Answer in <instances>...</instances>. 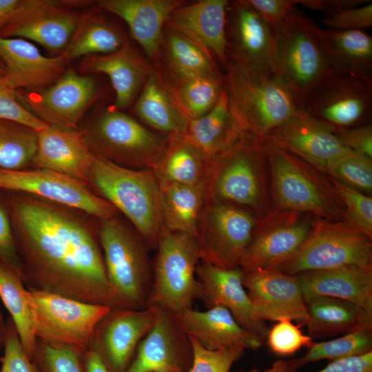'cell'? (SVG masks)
Wrapping results in <instances>:
<instances>
[{"label": "cell", "instance_id": "6da1fadb", "mask_svg": "<svg viewBox=\"0 0 372 372\" xmlns=\"http://www.w3.org/2000/svg\"><path fill=\"white\" fill-rule=\"evenodd\" d=\"M7 192L26 288L121 307L107 278L97 228L81 211L28 194Z\"/></svg>", "mask_w": 372, "mask_h": 372}, {"label": "cell", "instance_id": "7a4b0ae2", "mask_svg": "<svg viewBox=\"0 0 372 372\" xmlns=\"http://www.w3.org/2000/svg\"><path fill=\"white\" fill-rule=\"evenodd\" d=\"M225 68L231 114L242 134L265 138L299 109L275 73L251 69L229 59Z\"/></svg>", "mask_w": 372, "mask_h": 372}, {"label": "cell", "instance_id": "3957f363", "mask_svg": "<svg viewBox=\"0 0 372 372\" xmlns=\"http://www.w3.org/2000/svg\"><path fill=\"white\" fill-rule=\"evenodd\" d=\"M88 184L129 219L147 244L156 247L163 225L161 184L154 169L122 167L94 154Z\"/></svg>", "mask_w": 372, "mask_h": 372}, {"label": "cell", "instance_id": "277c9868", "mask_svg": "<svg viewBox=\"0 0 372 372\" xmlns=\"http://www.w3.org/2000/svg\"><path fill=\"white\" fill-rule=\"evenodd\" d=\"M91 151L118 165L155 169L168 141L112 107L100 112L81 130Z\"/></svg>", "mask_w": 372, "mask_h": 372}, {"label": "cell", "instance_id": "5b68a950", "mask_svg": "<svg viewBox=\"0 0 372 372\" xmlns=\"http://www.w3.org/2000/svg\"><path fill=\"white\" fill-rule=\"evenodd\" d=\"M97 234L107 278L121 306L146 308L153 270L143 238L116 217L99 220Z\"/></svg>", "mask_w": 372, "mask_h": 372}, {"label": "cell", "instance_id": "8992f818", "mask_svg": "<svg viewBox=\"0 0 372 372\" xmlns=\"http://www.w3.org/2000/svg\"><path fill=\"white\" fill-rule=\"evenodd\" d=\"M156 248L147 307L173 313L190 308L199 288L196 270L200 257L196 238L163 227Z\"/></svg>", "mask_w": 372, "mask_h": 372}, {"label": "cell", "instance_id": "52a82bcc", "mask_svg": "<svg viewBox=\"0 0 372 372\" xmlns=\"http://www.w3.org/2000/svg\"><path fill=\"white\" fill-rule=\"evenodd\" d=\"M27 289L37 339L81 353L90 349L94 330L111 307Z\"/></svg>", "mask_w": 372, "mask_h": 372}, {"label": "cell", "instance_id": "ba28073f", "mask_svg": "<svg viewBox=\"0 0 372 372\" xmlns=\"http://www.w3.org/2000/svg\"><path fill=\"white\" fill-rule=\"evenodd\" d=\"M348 265L372 268L371 238L354 226L319 220L298 250L273 270L297 276Z\"/></svg>", "mask_w": 372, "mask_h": 372}, {"label": "cell", "instance_id": "9c48e42d", "mask_svg": "<svg viewBox=\"0 0 372 372\" xmlns=\"http://www.w3.org/2000/svg\"><path fill=\"white\" fill-rule=\"evenodd\" d=\"M313 24L296 9L291 21L275 34V74L289 89L299 108L311 90L332 71Z\"/></svg>", "mask_w": 372, "mask_h": 372}, {"label": "cell", "instance_id": "30bf717a", "mask_svg": "<svg viewBox=\"0 0 372 372\" xmlns=\"http://www.w3.org/2000/svg\"><path fill=\"white\" fill-rule=\"evenodd\" d=\"M300 108L333 132L369 125L372 81L331 71L311 90Z\"/></svg>", "mask_w": 372, "mask_h": 372}, {"label": "cell", "instance_id": "8fae6325", "mask_svg": "<svg viewBox=\"0 0 372 372\" xmlns=\"http://www.w3.org/2000/svg\"><path fill=\"white\" fill-rule=\"evenodd\" d=\"M0 190L28 194L99 220L116 217L117 213L87 183L48 169H0Z\"/></svg>", "mask_w": 372, "mask_h": 372}, {"label": "cell", "instance_id": "7c38bea8", "mask_svg": "<svg viewBox=\"0 0 372 372\" xmlns=\"http://www.w3.org/2000/svg\"><path fill=\"white\" fill-rule=\"evenodd\" d=\"M90 2L21 0L16 10L0 28V37L33 41L46 50L61 54L70 41L81 16L74 8Z\"/></svg>", "mask_w": 372, "mask_h": 372}, {"label": "cell", "instance_id": "4fadbf2b", "mask_svg": "<svg viewBox=\"0 0 372 372\" xmlns=\"http://www.w3.org/2000/svg\"><path fill=\"white\" fill-rule=\"evenodd\" d=\"M254 227V218L245 210L219 201H207L196 236L200 261L225 269L239 266Z\"/></svg>", "mask_w": 372, "mask_h": 372}, {"label": "cell", "instance_id": "5bb4252c", "mask_svg": "<svg viewBox=\"0 0 372 372\" xmlns=\"http://www.w3.org/2000/svg\"><path fill=\"white\" fill-rule=\"evenodd\" d=\"M21 104L50 126L79 130L88 108L99 96L95 79L68 69L51 85L37 91L17 90Z\"/></svg>", "mask_w": 372, "mask_h": 372}, {"label": "cell", "instance_id": "9a60e30c", "mask_svg": "<svg viewBox=\"0 0 372 372\" xmlns=\"http://www.w3.org/2000/svg\"><path fill=\"white\" fill-rule=\"evenodd\" d=\"M158 308H111L98 323L90 348L108 372H127L140 342L155 324Z\"/></svg>", "mask_w": 372, "mask_h": 372}, {"label": "cell", "instance_id": "2e32d148", "mask_svg": "<svg viewBox=\"0 0 372 372\" xmlns=\"http://www.w3.org/2000/svg\"><path fill=\"white\" fill-rule=\"evenodd\" d=\"M260 152L258 140L242 134L214 158L210 163L206 202L254 205L259 196L255 163Z\"/></svg>", "mask_w": 372, "mask_h": 372}, {"label": "cell", "instance_id": "e0dca14e", "mask_svg": "<svg viewBox=\"0 0 372 372\" xmlns=\"http://www.w3.org/2000/svg\"><path fill=\"white\" fill-rule=\"evenodd\" d=\"M192 361L190 338L175 313L158 308L155 324L140 342L127 372H189Z\"/></svg>", "mask_w": 372, "mask_h": 372}, {"label": "cell", "instance_id": "ac0fdd59", "mask_svg": "<svg viewBox=\"0 0 372 372\" xmlns=\"http://www.w3.org/2000/svg\"><path fill=\"white\" fill-rule=\"evenodd\" d=\"M242 271L243 286L264 321L288 318L299 327L306 324L308 314L298 276L273 269Z\"/></svg>", "mask_w": 372, "mask_h": 372}, {"label": "cell", "instance_id": "d6986e66", "mask_svg": "<svg viewBox=\"0 0 372 372\" xmlns=\"http://www.w3.org/2000/svg\"><path fill=\"white\" fill-rule=\"evenodd\" d=\"M228 59L247 68L275 73V34L245 0L229 2Z\"/></svg>", "mask_w": 372, "mask_h": 372}, {"label": "cell", "instance_id": "ffe728a7", "mask_svg": "<svg viewBox=\"0 0 372 372\" xmlns=\"http://www.w3.org/2000/svg\"><path fill=\"white\" fill-rule=\"evenodd\" d=\"M242 273L239 266L225 269L200 261L196 270L198 299L207 309L224 307L240 325L265 340L269 329L243 286Z\"/></svg>", "mask_w": 372, "mask_h": 372}, {"label": "cell", "instance_id": "44dd1931", "mask_svg": "<svg viewBox=\"0 0 372 372\" xmlns=\"http://www.w3.org/2000/svg\"><path fill=\"white\" fill-rule=\"evenodd\" d=\"M265 138L268 143L327 171L350 151L331 130L301 108L289 120L271 131Z\"/></svg>", "mask_w": 372, "mask_h": 372}, {"label": "cell", "instance_id": "7402d4cb", "mask_svg": "<svg viewBox=\"0 0 372 372\" xmlns=\"http://www.w3.org/2000/svg\"><path fill=\"white\" fill-rule=\"evenodd\" d=\"M0 58L5 67L2 79L14 90L37 91L51 85L65 72L68 63L60 54L43 56L25 39L1 37Z\"/></svg>", "mask_w": 372, "mask_h": 372}, {"label": "cell", "instance_id": "603a6c76", "mask_svg": "<svg viewBox=\"0 0 372 372\" xmlns=\"http://www.w3.org/2000/svg\"><path fill=\"white\" fill-rule=\"evenodd\" d=\"M228 6L226 0H200L183 4L171 14L165 25L214 54L225 68L228 59Z\"/></svg>", "mask_w": 372, "mask_h": 372}, {"label": "cell", "instance_id": "cb8c5ba5", "mask_svg": "<svg viewBox=\"0 0 372 372\" xmlns=\"http://www.w3.org/2000/svg\"><path fill=\"white\" fill-rule=\"evenodd\" d=\"M175 316L185 333L208 350L236 347L256 350L264 341L240 325L230 311L220 305L203 311L190 307Z\"/></svg>", "mask_w": 372, "mask_h": 372}, {"label": "cell", "instance_id": "d4e9b609", "mask_svg": "<svg viewBox=\"0 0 372 372\" xmlns=\"http://www.w3.org/2000/svg\"><path fill=\"white\" fill-rule=\"evenodd\" d=\"M93 156L81 130L48 125L38 132L32 165L36 169L54 171L88 184Z\"/></svg>", "mask_w": 372, "mask_h": 372}, {"label": "cell", "instance_id": "484cf974", "mask_svg": "<svg viewBox=\"0 0 372 372\" xmlns=\"http://www.w3.org/2000/svg\"><path fill=\"white\" fill-rule=\"evenodd\" d=\"M79 69L82 74L108 76L115 92L114 107L118 110L133 103L154 70L127 42L111 53L83 57Z\"/></svg>", "mask_w": 372, "mask_h": 372}, {"label": "cell", "instance_id": "4316f807", "mask_svg": "<svg viewBox=\"0 0 372 372\" xmlns=\"http://www.w3.org/2000/svg\"><path fill=\"white\" fill-rule=\"evenodd\" d=\"M97 4L123 19L133 39L153 58L158 54L167 19L185 3L178 0H101Z\"/></svg>", "mask_w": 372, "mask_h": 372}, {"label": "cell", "instance_id": "83f0119b", "mask_svg": "<svg viewBox=\"0 0 372 372\" xmlns=\"http://www.w3.org/2000/svg\"><path fill=\"white\" fill-rule=\"evenodd\" d=\"M265 146L271 163L275 196L280 207L324 215V198L298 160L270 143Z\"/></svg>", "mask_w": 372, "mask_h": 372}, {"label": "cell", "instance_id": "f1b7e54d", "mask_svg": "<svg viewBox=\"0 0 372 372\" xmlns=\"http://www.w3.org/2000/svg\"><path fill=\"white\" fill-rule=\"evenodd\" d=\"M297 276L304 297L323 296L349 301L372 315V268L348 265Z\"/></svg>", "mask_w": 372, "mask_h": 372}, {"label": "cell", "instance_id": "f546056e", "mask_svg": "<svg viewBox=\"0 0 372 372\" xmlns=\"http://www.w3.org/2000/svg\"><path fill=\"white\" fill-rule=\"evenodd\" d=\"M310 229L306 223L294 222L254 232L239 267L245 271L276 269L298 250Z\"/></svg>", "mask_w": 372, "mask_h": 372}, {"label": "cell", "instance_id": "4dcf8cb0", "mask_svg": "<svg viewBox=\"0 0 372 372\" xmlns=\"http://www.w3.org/2000/svg\"><path fill=\"white\" fill-rule=\"evenodd\" d=\"M313 30L332 71L372 81V37L364 30Z\"/></svg>", "mask_w": 372, "mask_h": 372}, {"label": "cell", "instance_id": "1f68e13d", "mask_svg": "<svg viewBox=\"0 0 372 372\" xmlns=\"http://www.w3.org/2000/svg\"><path fill=\"white\" fill-rule=\"evenodd\" d=\"M134 111L152 128L167 135L183 134L189 121L175 99L172 85L154 70L145 80Z\"/></svg>", "mask_w": 372, "mask_h": 372}, {"label": "cell", "instance_id": "d6a6232c", "mask_svg": "<svg viewBox=\"0 0 372 372\" xmlns=\"http://www.w3.org/2000/svg\"><path fill=\"white\" fill-rule=\"evenodd\" d=\"M308 314V335L313 339L345 334L372 324V315L360 306L335 298L304 297Z\"/></svg>", "mask_w": 372, "mask_h": 372}, {"label": "cell", "instance_id": "836d02e7", "mask_svg": "<svg viewBox=\"0 0 372 372\" xmlns=\"http://www.w3.org/2000/svg\"><path fill=\"white\" fill-rule=\"evenodd\" d=\"M183 135L210 163L240 138L242 134L231 116L225 84L215 106L203 116L189 120Z\"/></svg>", "mask_w": 372, "mask_h": 372}, {"label": "cell", "instance_id": "e575fe53", "mask_svg": "<svg viewBox=\"0 0 372 372\" xmlns=\"http://www.w3.org/2000/svg\"><path fill=\"white\" fill-rule=\"evenodd\" d=\"M210 162L183 134L168 135L163 156L154 169L160 183L186 185L207 182Z\"/></svg>", "mask_w": 372, "mask_h": 372}, {"label": "cell", "instance_id": "d590c367", "mask_svg": "<svg viewBox=\"0 0 372 372\" xmlns=\"http://www.w3.org/2000/svg\"><path fill=\"white\" fill-rule=\"evenodd\" d=\"M207 182L186 185L161 184L163 227L196 238L199 218L206 203Z\"/></svg>", "mask_w": 372, "mask_h": 372}, {"label": "cell", "instance_id": "8d00e7d4", "mask_svg": "<svg viewBox=\"0 0 372 372\" xmlns=\"http://www.w3.org/2000/svg\"><path fill=\"white\" fill-rule=\"evenodd\" d=\"M125 42L120 30L101 14H81L73 34L60 55L69 62L81 56L111 53Z\"/></svg>", "mask_w": 372, "mask_h": 372}, {"label": "cell", "instance_id": "74e56055", "mask_svg": "<svg viewBox=\"0 0 372 372\" xmlns=\"http://www.w3.org/2000/svg\"><path fill=\"white\" fill-rule=\"evenodd\" d=\"M0 298L10 315L27 355L32 360L37 338L28 291L21 276L1 262Z\"/></svg>", "mask_w": 372, "mask_h": 372}, {"label": "cell", "instance_id": "f35d334b", "mask_svg": "<svg viewBox=\"0 0 372 372\" xmlns=\"http://www.w3.org/2000/svg\"><path fill=\"white\" fill-rule=\"evenodd\" d=\"M166 54L171 70L178 80L220 74L211 54L177 32L169 30Z\"/></svg>", "mask_w": 372, "mask_h": 372}, {"label": "cell", "instance_id": "ab89813d", "mask_svg": "<svg viewBox=\"0 0 372 372\" xmlns=\"http://www.w3.org/2000/svg\"><path fill=\"white\" fill-rule=\"evenodd\" d=\"M372 351V324L361 327L343 335L322 342H313L302 357L288 361V370L321 360L333 361Z\"/></svg>", "mask_w": 372, "mask_h": 372}, {"label": "cell", "instance_id": "60d3db41", "mask_svg": "<svg viewBox=\"0 0 372 372\" xmlns=\"http://www.w3.org/2000/svg\"><path fill=\"white\" fill-rule=\"evenodd\" d=\"M225 84V77L217 74L178 80L172 90L183 112L193 120L203 116L215 106Z\"/></svg>", "mask_w": 372, "mask_h": 372}, {"label": "cell", "instance_id": "b9f144b4", "mask_svg": "<svg viewBox=\"0 0 372 372\" xmlns=\"http://www.w3.org/2000/svg\"><path fill=\"white\" fill-rule=\"evenodd\" d=\"M38 132L15 121L0 119V169L20 170L32 164Z\"/></svg>", "mask_w": 372, "mask_h": 372}, {"label": "cell", "instance_id": "7bdbcfd3", "mask_svg": "<svg viewBox=\"0 0 372 372\" xmlns=\"http://www.w3.org/2000/svg\"><path fill=\"white\" fill-rule=\"evenodd\" d=\"M327 171L335 180L353 189L366 192L372 189L371 158L363 154L350 150Z\"/></svg>", "mask_w": 372, "mask_h": 372}, {"label": "cell", "instance_id": "ee69618b", "mask_svg": "<svg viewBox=\"0 0 372 372\" xmlns=\"http://www.w3.org/2000/svg\"><path fill=\"white\" fill-rule=\"evenodd\" d=\"M82 353L37 339L32 361L39 372H86Z\"/></svg>", "mask_w": 372, "mask_h": 372}, {"label": "cell", "instance_id": "f6af8a7d", "mask_svg": "<svg viewBox=\"0 0 372 372\" xmlns=\"http://www.w3.org/2000/svg\"><path fill=\"white\" fill-rule=\"evenodd\" d=\"M299 327L288 318L276 321L266 335L270 351L280 356H287L294 354L303 347L309 348L313 344V340L303 334Z\"/></svg>", "mask_w": 372, "mask_h": 372}, {"label": "cell", "instance_id": "bcb514c9", "mask_svg": "<svg viewBox=\"0 0 372 372\" xmlns=\"http://www.w3.org/2000/svg\"><path fill=\"white\" fill-rule=\"evenodd\" d=\"M193 347V361L189 372H229L233 364L245 351L236 347L219 350H208L189 337Z\"/></svg>", "mask_w": 372, "mask_h": 372}, {"label": "cell", "instance_id": "7dc6e473", "mask_svg": "<svg viewBox=\"0 0 372 372\" xmlns=\"http://www.w3.org/2000/svg\"><path fill=\"white\" fill-rule=\"evenodd\" d=\"M335 192L346 205L347 215L355 227L371 238L372 198L335 179Z\"/></svg>", "mask_w": 372, "mask_h": 372}, {"label": "cell", "instance_id": "c3c4849f", "mask_svg": "<svg viewBox=\"0 0 372 372\" xmlns=\"http://www.w3.org/2000/svg\"><path fill=\"white\" fill-rule=\"evenodd\" d=\"M6 324L4 353L1 358L0 372H39L27 355L10 317L7 319Z\"/></svg>", "mask_w": 372, "mask_h": 372}, {"label": "cell", "instance_id": "681fc988", "mask_svg": "<svg viewBox=\"0 0 372 372\" xmlns=\"http://www.w3.org/2000/svg\"><path fill=\"white\" fill-rule=\"evenodd\" d=\"M270 27L278 32L293 19L298 0H245Z\"/></svg>", "mask_w": 372, "mask_h": 372}, {"label": "cell", "instance_id": "f907efd6", "mask_svg": "<svg viewBox=\"0 0 372 372\" xmlns=\"http://www.w3.org/2000/svg\"><path fill=\"white\" fill-rule=\"evenodd\" d=\"M0 119L20 123L37 132L48 126L21 104L17 96V91L10 88L2 77H0Z\"/></svg>", "mask_w": 372, "mask_h": 372}, {"label": "cell", "instance_id": "816d5d0a", "mask_svg": "<svg viewBox=\"0 0 372 372\" xmlns=\"http://www.w3.org/2000/svg\"><path fill=\"white\" fill-rule=\"evenodd\" d=\"M328 29L335 30H364L372 26V3L349 8L327 15L321 21Z\"/></svg>", "mask_w": 372, "mask_h": 372}, {"label": "cell", "instance_id": "f5cc1de1", "mask_svg": "<svg viewBox=\"0 0 372 372\" xmlns=\"http://www.w3.org/2000/svg\"><path fill=\"white\" fill-rule=\"evenodd\" d=\"M0 262L21 277V264L17 249L6 196L0 194Z\"/></svg>", "mask_w": 372, "mask_h": 372}, {"label": "cell", "instance_id": "db71d44e", "mask_svg": "<svg viewBox=\"0 0 372 372\" xmlns=\"http://www.w3.org/2000/svg\"><path fill=\"white\" fill-rule=\"evenodd\" d=\"M333 133L344 147L371 158L372 126L371 124L344 129Z\"/></svg>", "mask_w": 372, "mask_h": 372}, {"label": "cell", "instance_id": "11a10c76", "mask_svg": "<svg viewBox=\"0 0 372 372\" xmlns=\"http://www.w3.org/2000/svg\"><path fill=\"white\" fill-rule=\"evenodd\" d=\"M287 372H297L288 370ZM318 372H372V351L331 361Z\"/></svg>", "mask_w": 372, "mask_h": 372}, {"label": "cell", "instance_id": "9f6ffc18", "mask_svg": "<svg viewBox=\"0 0 372 372\" xmlns=\"http://www.w3.org/2000/svg\"><path fill=\"white\" fill-rule=\"evenodd\" d=\"M369 0H298V4L304 8L327 15L333 14L342 10L369 3Z\"/></svg>", "mask_w": 372, "mask_h": 372}, {"label": "cell", "instance_id": "6f0895ef", "mask_svg": "<svg viewBox=\"0 0 372 372\" xmlns=\"http://www.w3.org/2000/svg\"><path fill=\"white\" fill-rule=\"evenodd\" d=\"M86 372H108L98 355L90 348L81 355Z\"/></svg>", "mask_w": 372, "mask_h": 372}, {"label": "cell", "instance_id": "680465c9", "mask_svg": "<svg viewBox=\"0 0 372 372\" xmlns=\"http://www.w3.org/2000/svg\"><path fill=\"white\" fill-rule=\"evenodd\" d=\"M21 0H0V28L10 18Z\"/></svg>", "mask_w": 372, "mask_h": 372}, {"label": "cell", "instance_id": "91938a15", "mask_svg": "<svg viewBox=\"0 0 372 372\" xmlns=\"http://www.w3.org/2000/svg\"><path fill=\"white\" fill-rule=\"evenodd\" d=\"M287 369L288 361L279 360L274 362L270 368L262 371L251 370L240 371L237 372H287Z\"/></svg>", "mask_w": 372, "mask_h": 372}, {"label": "cell", "instance_id": "94428289", "mask_svg": "<svg viewBox=\"0 0 372 372\" xmlns=\"http://www.w3.org/2000/svg\"><path fill=\"white\" fill-rule=\"evenodd\" d=\"M6 321L3 320V317L0 309V348L3 346L6 333Z\"/></svg>", "mask_w": 372, "mask_h": 372}, {"label": "cell", "instance_id": "6125c7cd", "mask_svg": "<svg viewBox=\"0 0 372 372\" xmlns=\"http://www.w3.org/2000/svg\"><path fill=\"white\" fill-rule=\"evenodd\" d=\"M5 74V67L2 60L0 58V77H3Z\"/></svg>", "mask_w": 372, "mask_h": 372}]
</instances>
